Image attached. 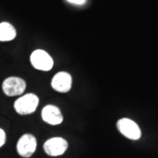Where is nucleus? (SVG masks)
<instances>
[{
  "instance_id": "obj_9",
  "label": "nucleus",
  "mask_w": 158,
  "mask_h": 158,
  "mask_svg": "<svg viewBox=\"0 0 158 158\" xmlns=\"http://www.w3.org/2000/svg\"><path fill=\"white\" fill-rule=\"evenodd\" d=\"M16 30L10 23H0V41H10L15 39Z\"/></svg>"
},
{
  "instance_id": "obj_1",
  "label": "nucleus",
  "mask_w": 158,
  "mask_h": 158,
  "mask_svg": "<svg viewBox=\"0 0 158 158\" xmlns=\"http://www.w3.org/2000/svg\"><path fill=\"white\" fill-rule=\"evenodd\" d=\"M39 105V98L32 94H26L19 98L14 103V109L20 115H27L33 113Z\"/></svg>"
},
{
  "instance_id": "obj_4",
  "label": "nucleus",
  "mask_w": 158,
  "mask_h": 158,
  "mask_svg": "<svg viewBox=\"0 0 158 158\" xmlns=\"http://www.w3.org/2000/svg\"><path fill=\"white\" fill-rule=\"evenodd\" d=\"M118 131L131 140H138L141 135V132L138 125L130 118H120L117 123Z\"/></svg>"
},
{
  "instance_id": "obj_7",
  "label": "nucleus",
  "mask_w": 158,
  "mask_h": 158,
  "mask_svg": "<svg viewBox=\"0 0 158 158\" xmlns=\"http://www.w3.org/2000/svg\"><path fill=\"white\" fill-rule=\"evenodd\" d=\"M51 86L58 92H68L72 86V77L67 72H59L55 75L52 79Z\"/></svg>"
},
{
  "instance_id": "obj_11",
  "label": "nucleus",
  "mask_w": 158,
  "mask_h": 158,
  "mask_svg": "<svg viewBox=\"0 0 158 158\" xmlns=\"http://www.w3.org/2000/svg\"><path fill=\"white\" fill-rule=\"evenodd\" d=\"M67 1L75 5H84L86 2V0H67Z\"/></svg>"
},
{
  "instance_id": "obj_10",
  "label": "nucleus",
  "mask_w": 158,
  "mask_h": 158,
  "mask_svg": "<svg viewBox=\"0 0 158 158\" xmlns=\"http://www.w3.org/2000/svg\"><path fill=\"white\" fill-rule=\"evenodd\" d=\"M6 136L5 131L0 128V148L2 147V146H4V144L6 143Z\"/></svg>"
},
{
  "instance_id": "obj_6",
  "label": "nucleus",
  "mask_w": 158,
  "mask_h": 158,
  "mask_svg": "<svg viewBox=\"0 0 158 158\" xmlns=\"http://www.w3.org/2000/svg\"><path fill=\"white\" fill-rule=\"evenodd\" d=\"M44 150L50 156H58L64 154L68 148V142L61 137L48 139L44 143Z\"/></svg>"
},
{
  "instance_id": "obj_3",
  "label": "nucleus",
  "mask_w": 158,
  "mask_h": 158,
  "mask_svg": "<svg viewBox=\"0 0 158 158\" xmlns=\"http://www.w3.org/2000/svg\"><path fill=\"white\" fill-rule=\"evenodd\" d=\"M26 82L22 78L17 77H11L4 81L2 89L6 95L13 97L21 95L26 90Z\"/></svg>"
},
{
  "instance_id": "obj_2",
  "label": "nucleus",
  "mask_w": 158,
  "mask_h": 158,
  "mask_svg": "<svg viewBox=\"0 0 158 158\" xmlns=\"http://www.w3.org/2000/svg\"><path fill=\"white\" fill-rule=\"evenodd\" d=\"M30 61L34 68L42 71L50 70L54 65V61L52 57L42 49L34 51L30 56Z\"/></svg>"
},
{
  "instance_id": "obj_8",
  "label": "nucleus",
  "mask_w": 158,
  "mask_h": 158,
  "mask_svg": "<svg viewBox=\"0 0 158 158\" xmlns=\"http://www.w3.org/2000/svg\"><path fill=\"white\" fill-rule=\"evenodd\" d=\"M41 117L46 123L53 126L61 124L63 120L60 109L53 105H48L42 109Z\"/></svg>"
},
{
  "instance_id": "obj_5",
  "label": "nucleus",
  "mask_w": 158,
  "mask_h": 158,
  "mask_svg": "<svg viewBox=\"0 0 158 158\" xmlns=\"http://www.w3.org/2000/svg\"><path fill=\"white\" fill-rule=\"evenodd\" d=\"M37 141L34 135L26 134L20 137L17 144V151L22 157H30L35 151Z\"/></svg>"
}]
</instances>
